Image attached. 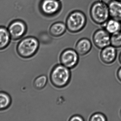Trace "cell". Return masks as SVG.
<instances>
[{
	"label": "cell",
	"instance_id": "obj_8",
	"mask_svg": "<svg viewBox=\"0 0 121 121\" xmlns=\"http://www.w3.org/2000/svg\"><path fill=\"white\" fill-rule=\"evenodd\" d=\"M27 26L20 20H16L11 22L8 28L11 39L15 40L22 38L27 31Z\"/></svg>",
	"mask_w": 121,
	"mask_h": 121
},
{
	"label": "cell",
	"instance_id": "obj_11",
	"mask_svg": "<svg viewBox=\"0 0 121 121\" xmlns=\"http://www.w3.org/2000/svg\"><path fill=\"white\" fill-rule=\"evenodd\" d=\"M108 5L110 18L121 22V1L111 0Z\"/></svg>",
	"mask_w": 121,
	"mask_h": 121
},
{
	"label": "cell",
	"instance_id": "obj_17",
	"mask_svg": "<svg viewBox=\"0 0 121 121\" xmlns=\"http://www.w3.org/2000/svg\"><path fill=\"white\" fill-rule=\"evenodd\" d=\"M110 43L116 48L121 47V31L111 35Z\"/></svg>",
	"mask_w": 121,
	"mask_h": 121
},
{
	"label": "cell",
	"instance_id": "obj_19",
	"mask_svg": "<svg viewBox=\"0 0 121 121\" xmlns=\"http://www.w3.org/2000/svg\"><path fill=\"white\" fill-rule=\"evenodd\" d=\"M84 121L83 118L79 115H75L72 116L69 121Z\"/></svg>",
	"mask_w": 121,
	"mask_h": 121
},
{
	"label": "cell",
	"instance_id": "obj_1",
	"mask_svg": "<svg viewBox=\"0 0 121 121\" xmlns=\"http://www.w3.org/2000/svg\"><path fill=\"white\" fill-rule=\"evenodd\" d=\"M70 69L62 64H57L50 72V79L53 86L57 88H63L67 86L71 79Z\"/></svg>",
	"mask_w": 121,
	"mask_h": 121
},
{
	"label": "cell",
	"instance_id": "obj_14",
	"mask_svg": "<svg viewBox=\"0 0 121 121\" xmlns=\"http://www.w3.org/2000/svg\"><path fill=\"white\" fill-rule=\"evenodd\" d=\"M11 39L8 29L0 26V50L5 49L8 46Z\"/></svg>",
	"mask_w": 121,
	"mask_h": 121
},
{
	"label": "cell",
	"instance_id": "obj_5",
	"mask_svg": "<svg viewBox=\"0 0 121 121\" xmlns=\"http://www.w3.org/2000/svg\"><path fill=\"white\" fill-rule=\"evenodd\" d=\"M60 60L61 64L68 69H73L78 64L79 54L76 50L68 48L64 50L61 53Z\"/></svg>",
	"mask_w": 121,
	"mask_h": 121
},
{
	"label": "cell",
	"instance_id": "obj_3",
	"mask_svg": "<svg viewBox=\"0 0 121 121\" xmlns=\"http://www.w3.org/2000/svg\"><path fill=\"white\" fill-rule=\"evenodd\" d=\"M90 15L96 24L104 25L110 18L108 4L102 0L95 1L91 6Z\"/></svg>",
	"mask_w": 121,
	"mask_h": 121
},
{
	"label": "cell",
	"instance_id": "obj_7",
	"mask_svg": "<svg viewBox=\"0 0 121 121\" xmlns=\"http://www.w3.org/2000/svg\"><path fill=\"white\" fill-rule=\"evenodd\" d=\"M111 36L104 28L98 29L93 35V42L96 47L102 49L111 45Z\"/></svg>",
	"mask_w": 121,
	"mask_h": 121
},
{
	"label": "cell",
	"instance_id": "obj_21",
	"mask_svg": "<svg viewBox=\"0 0 121 121\" xmlns=\"http://www.w3.org/2000/svg\"><path fill=\"white\" fill-rule=\"evenodd\" d=\"M119 62H120V63L121 64V52L120 53L119 57Z\"/></svg>",
	"mask_w": 121,
	"mask_h": 121
},
{
	"label": "cell",
	"instance_id": "obj_10",
	"mask_svg": "<svg viewBox=\"0 0 121 121\" xmlns=\"http://www.w3.org/2000/svg\"><path fill=\"white\" fill-rule=\"evenodd\" d=\"M92 48L91 41L86 38H82L78 40L76 44L75 50L80 56H84L88 54Z\"/></svg>",
	"mask_w": 121,
	"mask_h": 121
},
{
	"label": "cell",
	"instance_id": "obj_16",
	"mask_svg": "<svg viewBox=\"0 0 121 121\" xmlns=\"http://www.w3.org/2000/svg\"><path fill=\"white\" fill-rule=\"evenodd\" d=\"M48 78L45 75H40L35 78L33 82L34 87L36 89L41 90L44 89L47 85Z\"/></svg>",
	"mask_w": 121,
	"mask_h": 121
},
{
	"label": "cell",
	"instance_id": "obj_6",
	"mask_svg": "<svg viewBox=\"0 0 121 121\" xmlns=\"http://www.w3.org/2000/svg\"><path fill=\"white\" fill-rule=\"evenodd\" d=\"M39 7L41 12L45 15L52 16L60 10L61 5L59 0H42Z\"/></svg>",
	"mask_w": 121,
	"mask_h": 121
},
{
	"label": "cell",
	"instance_id": "obj_12",
	"mask_svg": "<svg viewBox=\"0 0 121 121\" xmlns=\"http://www.w3.org/2000/svg\"><path fill=\"white\" fill-rule=\"evenodd\" d=\"M67 30L66 24L63 22H58L53 23L51 26L49 32L52 36L59 37L63 35Z\"/></svg>",
	"mask_w": 121,
	"mask_h": 121
},
{
	"label": "cell",
	"instance_id": "obj_22",
	"mask_svg": "<svg viewBox=\"0 0 121 121\" xmlns=\"http://www.w3.org/2000/svg\"><path fill=\"white\" fill-rule=\"evenodd\" d=\"M120 116H121V111H120Z\"/></svg>",
	"mask_w": 121,
	"mask_h": 121
},
{
	"label": "cell",
	"instance_id": "obj_13",
	"mask_svg": "<svg viewBox=\"0 0 121 121\" xmlns=\"http://www.w3.org/2000/svg\"><path fill=\"white\" fill-rule=\"evenodd\" d=\"M103 25L104 28L111 35L121 31V22L111 18Z\"/></svg>",
	"mask_w": 121,
	"mask_h": 121
},
{
	"label": "cell",
	"instance_id": "obj_4",
	"mask_svg": "<svg viewBox=\"0 0 121 121\" xmlns=\"http://www.w3.org/2000/svg\"><path fill=\"white\" fill-rule=\"evenodd\" d=\"M86 23V18L84 13L74 11L70 13L66 19L67 29L71 33H77L82 30Z\"/></svg>",
	"mask_w": 121,
	"mask_h": 121
},
{
	"label": "cell",
	"instance_id": "obj_18",
	"mask_svg": "<svg viewBox=\"0 0 121 121\" xmlns=\"http://www.w3.org/2000/svg\"><path fill=\"white\" fill-rule=\"evenodd\" d=\"M90 121H106L107 118L106 116L102 113H96L92 114L90 118Z\"/></svg>",
	"mask_w": 121,
	"mask_h": 121
},
{
	"label": "cell",
	"instance_id": "obj_20",
	"mask_svg": "<svg viewBox=\"0 0 121 121\" xmlns=\"http://www.w3.org/2000/svg\"><path fill=\"white\" fill-rule=\"evenodd\" d=\"M117 75L118 79L121 82V67L118 70Z\"/></svg>",
	"mask_w": 121,
	"mask_h": 121
},
{
	"label": "cell",
	"instance_id": "obj_2",
	"mask_svg": "<svg viewBox=\"0 0 121 121\" xmlns=\"http://www.w3.org/2000/svg\"><path fill=\"white\" fill-rule=\"evenodd\" d=\"M39 47L38 40L35 37L29 36L23 38L18 43L16 51L21 57L28 59L33 57L37 53Z\"/></svg>",
	"mask_w": 121,
	"mask_h": 121
},
{
	"label": "cell",
	"instance_id": "obj_23",
	"mask_svg": "<svg viewBox=\"0 0 121 121\" xmlns=\"http://www.w3.org/2000/svg\"><path fill=\"white\" fill-rule=\"evenodd\" d=\"M116 0L119 1H121V0Z\"/></svg>",
	"mask_w": 121,
	"mask_h": 121
},
{
	"label": "cell",
	"instance_id": "obj_9",
	"mask_svg": "<svg viewBox=\"0 0 121 121\" xmlns=\"http://www.w3.org/2000/svg\"><path fill=\"white\" fill-rule=\"evenodd\" d=\"M117 54L116 48L109 45L102 49L100 53V58L104 64H110L115 62Z\"/></svg>",
	"mask_w": 121,
	"mask_h": 121
},
{
	"label": "cell",
	"instance_id": "obj_15",
	"mask_svg": "<svg viewBox=\"0 0 121 121\" xmlns=\"http://www.w3.org/2000/svg\"><path fill=\"white\" fill-rule=\"evenodd\" d=\"M12 102V99L8 93L0 91V111H4L8 108Z\"/></svg>",
	"mask_w": 121,
	"mask_h": 121
}]
</instances>
